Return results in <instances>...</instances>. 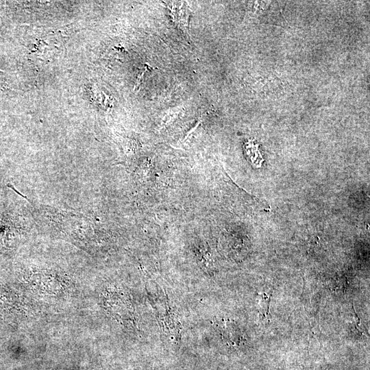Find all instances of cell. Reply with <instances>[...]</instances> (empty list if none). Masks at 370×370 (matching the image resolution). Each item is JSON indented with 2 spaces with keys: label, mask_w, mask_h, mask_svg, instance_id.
<instances>
[{
  "label": "cell",
  "mask_w": 370,
  "mask_h": 370,
  "mask_svg": "<svg viewBox=\"0 0 370 370\" xmlns=\"http://www.w3.org/2000/svg\"><path fill=\"white\" fill-rule=\"evenodd\" d=\"M157 69L155 67H152L151 65H149L148 63H145L143 64V68L141 69L140 72L139 73L134 88V90H136L137 88L139 89L140 84H142L143 81L144 76L145 74L149 71H153V69Z\"/></svg>",
  "instance_id": "cell-3"
},
{
  "label": "cell",
  "mask_w": 370,
  "mask_h": 370,
  "mask_svg": "<svg viewBox=\"0 0 370 370\" xmlns=\"http://www.w3.org/2000/svg\"><path fill=\"white\" fill-rule=\"evenodd\" d=\"M173 23L187 36H189L190 11L184 1H164Z\"/></svg>",
  "instance_id": "cell-1"
},
{
  "label": "cell",
  "mask_w": 370,
  "mask_h": 370,
  "mask_svg": "<svg viewBox=\"0 0 370 370\" xmlns=\"http://www.w3.org/2000/svg\"><path fill=\"white\" fill-rule=\"evenodd\" d=\"M260 296V303L259 304V310L262 316L265 317L269 314V307L270 302V295L262 294Z\"/></svg>",
  "instance_id": "cell-2"
}]
</instances>
